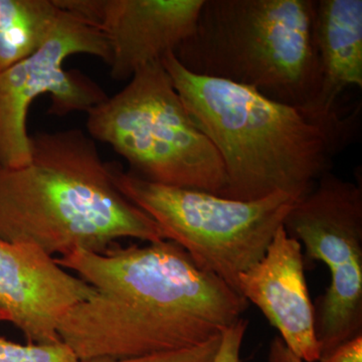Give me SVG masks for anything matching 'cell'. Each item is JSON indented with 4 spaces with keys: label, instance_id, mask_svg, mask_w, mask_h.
<instances>
[{
    "label": "cell",
    "instance_id": "6da1fadb",
    "mask_svg": "<svg viewBox=\"0 0 362 362\" xmlns=\"http://www.w3.org/2000/svg\"><path fill=\"white\" fill-rule=\"evenodd\" d=\"M96 294L59 328L82 362L118 361L199 346L243 318L249 303L175 242L75 251L56 259Z\"/></svg>",
    "mask_w": 362,
    "mask_h": 362
},
{
    "label": "cell",
    "instance_id": "7a4b0ae2",
    "mask_svg": "<svg viewBox=\"0 0 362 362\" xmlns=\"http://www.w3.org/2000/svg\"><path fill=\"white\" fill-rule=\"evenodd\" d=\"M0 239L61 257L104 252L120 239L165 240L118 189L94 139L78 129L30 136V161L0 168Z\"/></svg>",
    "mask_w": 362,
    "mask_h": 362
},
{
    "label": "cell",
    "instance_id": "3957f363",
    "mask_svg": "<svg viewBox=\"0 0 362 362\" xmlns=\"http://www.w3.org/2000/svg\"><path fill=\"white\" fill-rule=\"evenodd\" d=\"M161 63L223 159L225 199L252 202L285 192L301 199L329 173L343 141L305 112L251 88L195 75L173 52Z\"/></svg>",
    "mask_w": 362,
    "mask_h": 362
},
{
    "label": "cell",
    "instance_id": "277c9868",
    "mask_svg": "<svg viewBox=\"0 0 362 362\" xmlns=\"http://www.w3.org/2000/svg\"><path fill=\"white\" fill-rule=\"evenodd\" d=\"M314 8L315 0H204L194 35L175 57L195 75L251 88L314 119L320 89Z\"/></svg>",
    "mask_w": 362,
    "mask_h": 362
},
{
    "label": "cell",
    "instance_id": "5b68a950",
    "mask_svg": "<svg viewBox=\"0 0 362 362\" xmlns=\"http://www.w3.org/2000/svg\"><path fill=\"white\" fill-rule=\"evenodd\" d=\"M92 139L110 145L143 180L223 197V159L195 125L161 61L87 112Z\"/></svg>",
    "mask_w": 362,
    "mask_h": 362
},
{
    "label": "cell",
    "instance_id": "8992f818",
    "mask_svg": "<svg viewBox=\"0 0 362 362\" xmlns=\"http://www.w3.org/2000/svg\"><path fill=\"white\" fill-rule=\"evenodd\" d=\"M114 182L148 214L164 239L237 291L238 277L258 263L300 199L276 192L252 202L158 185L110 166Z\"/></svg>",
    "mask_w": 362,
    "mask_h": 362
},
{
    "label": "cell",
    "instance_id": "52a82bcc",
    "mask_svg": "<svg viewBox=\"0 0 362 362\" xmlns=\"http://www.w3.org/2000/svg\"><path fill=\"white\" fill-rule=\"evenodd\" d=\"M304 247L305 264L322 262L331 282L314 305L321 356L362 335V190L325 173L283 223ZM320 356V357H321Z\"/></svg>",
    "mask_w": 362,
    "mask_h": 362
},
{
    "label": "cell",
    "instance_id": "ba28073f",
    "mask_svg": "<svg viewBox=\"0 0 362 362\" xmlns=\"http://www.w3.org/2000/svg\"><path fill=\"white\" fill-rule=\"evenodd\" d=\"M73 54H89L111 63L110 45L103 33L61 8L52 35L39 51L0 73V168H18L30 161L26 119L30 105L40 95H49V113L57 116L87 113L108 98L80 71L64 70V62Z\"/></svg>",
    "mask_w": 362,
    "mask_h": 362
},
{
    "label": "cell",
    "instance_id": "9c48e42d",
    "mask_svg": "<svg viewBox=\"0 0 362 362\" xmlns=\"http://www.w3.org/2000/svg\"><path fill=\"white\" fill-rule=\"evenodd\" d=\"M96 26L111 49V77L130 80L194 35L204 0H54Z\"/></svg>",
    "mask_w": 362,
    "mask_h": 362
},
{
    "label": "cell",
    "instance_id": "30bf717a",
    "mask_svg": "<svg viewBox=\"0 0 362 362\" xmlns=\"http://www.w3.org/2000/svg\"><path fill=\"white\" fill-rule=\"evenodd\" d=\"M44 250L0 239V311L28 344L62 342V321L96 290Z\"/></svg>",
    "mask_w": 362,
    "mask_h": 362
},
{
    "label": "cell",
    "instance_id": "8fae6325",
    "mask_svg": "<svg viewBox=\"0 0 362 362\" xmlns=\"http://www.w3.org/2000/svg\"><path fill=\"white\" fill-rule=\"evenodd\" d=\"M237 292L256 305L286 346L303 362H318L314 304L305 279L303 250L280 226L258 263L240 274Z\"/></svg>",
    "mask_w": 362,
    "mask_h": 362
},
{
    "label": "cell",
    "instance_id": "7c38bea8",
    "mask_svg": "<svg viewBox=\"0 0 362 362\" xmlns=\"http://www.w3.org/2000/svg\"><path fill=\"white\" fill-rule=\"evenodd\" d=\"M313 35L320 89L312 117L344 139L346 120L337 104L351 87H362V0H315Z\"/></svg>",
    "mask_w": 362,
    "mask_h": 362
},
{
    "label": "cell",
    "instance_id": "4fadbf2b",
    "mask_svg": "<svg viewBox=\"0 0 362 362\" xmlns=\"http://www.w3.org/2000/svg\"><path fill=\"white\" fill-rule=\"evenodd\" d=\"M59 13L54 0H0V73L39 51Z\"/></svg>",
    "mask_w": 362,
    "mask_h": 362
},
{
    "label": "cell",
    "instance_id": "5bb4252c",
    "mask_svg": "<svg viewBox=\"0 0 362 362\" xmlns=\"http://www.w3.org/2000/svg\"><path fill=\"white\" fill-rule=\"evenodd\" d=\"M0 362H82L65 343L26 344L0 337Z\"/></svg>",
    "mask_w": 362,
    "mask_h": 362
},
{
    "label": "cell",
    "instance_id": "9a60e30c",
    "mask_svg": "<svg viewBox=\"0 0 362 362\" xmlns=\"http://www.w3.org/2000/svg\"><path fill=\"white\" fill-rule=\"evenodd\" d=\"M221 334L192 349L164 352L135 358L118 359L99 362H214L221 344Z\"/></svg>",
    "mask_w": 362,
    "mask_h": 362
},
{
    "label": "cell",
    "instance_id": "2e32d148",
    "mask_svg": "<svg viewBox=\"0 0 362 362\" xmlns=\"http://www.w3.org/2000/svg\"><path fill=\"white\" fill-rule=\"evenodd\" d=\"M247 328L242 318L221 333V344L214 362H240V349Z\"/></svg>",
    "mask_w": 362,
    "mask_h": 362
},
{
    "label": "cell",
    "instance_id": "e0dca14e",
    "mask_svg": "<svg viewBox=\"0 0 362 362\" xmlns=\"http://www.w3.org/2000/svg\"><path fill=\"white\" fill-rule=\"evenodd\" d=\"M318 362H362V335L339 345Z\"/></svg>",
    "mask_w": 362,
    "mask_h": 362
},
{
    "label": "cell",
    "instance_id": "ac0fdd59",
    "mask_svg": "<svg viewBox=\"0 0 362 362\" xmlns=\"http://www.w3.org/2000/svg\"><path fill=\"white\" fill-rule=\"evenodd\" d=\"M268 362H303L286 346L280 337L272 340L268 351Z\"/></svg>",
    "mask_w": 362,
    "mask_h": 362
},
{
    "label": "cell",
    "instance_id": "d6986e66",
    "mask_svg": "<svg viewBox=\"0 0 362 362\" xmlns=\"http://www.w3.org/2000/svg\"><path fill=\"white\" fill-rule=\"evenodd\" d=\"M0 321H7L6 316L0 311Z\"/></svg>",
    "mask_w": 362,
    "mask_h": 362
}]
</instances>
